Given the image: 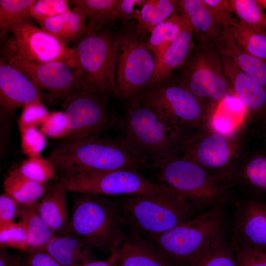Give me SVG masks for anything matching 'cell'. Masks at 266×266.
Masks as SVG:
<instances>
[{"instance_id": "ffe728a7", "label": "cell", "mask_w": 266, "mask_h": 266, "mask_svg": "<svg viewBox=\"0 0 266 266\" xmlns=\"http://www.w3.org/2000/svg\"><path fill=\"white\" fill-rule=\"evenodd\" d=\"M193 34L192 27L185 15L181 31L167 49L155 69L147 89L159 86L171 77L175 69L184 65L196 46Z\"/></svg>"}, {"instance_id": "ab89813d", "label": "cell", "mask_w": 266, "mask_h": 266, "mask_svg": "<svg viewBox=\"0 0 266 266\" xmlns=\"http://www.w3.org/2000/svg\"><path fill=\"white\" fill-rule=\"evenodd\" d=\"M69 2L66 0H35L31 9L32 16L38 23L70 10Z\"/></svg>"}, {"instance_id": "8fae6325", "label": "cell", "mask_w": 266, "mask_h": 266, "mask_svg": "<svg viewBox=\"0 0 266 266\" xmlns=\"http://www.w3.org/2000/svg\"><path fill=\"white\" fill-rule=\"evenodd\" d=\"M142 104L166 123L179 127L207 124L210 114L187 89L171 77L138 95Z\"/></svg>"}, {"instance_id": "f546056e", "label": "cell", "mask_w": 266, "mask_h": 266, "mask_svg": "<svg viewBox=\"0 0 266 266\" xmlns=\"http://www.w3.org/2000/svg\"><path fill=\"white\" fill-rule=\"evenodd\" d=\"M37 202L30 205H21L19 219L26 230L28 252L44 249L47 242L56 235L39 215L37 209Z\"/></svg>"}, {"instance_id": "6da1fadb", "label": "cell", "mask_w": 266, "mask_h": 266, "mask_svg": "<svg viewBox=\"0 0 266 266\" xmlns=\"http://www.w3.org/2000/svg\"><path fill=\"white\" fill-rule=\"evenodd\" d=\"M61 176L95 174L121 169L139 170L147 164L119 137H99L74 143L61 142L46 158Z\"/></svg>"}, {"instance_id": "83f0119b", "label": "cell", "mask_w": 266, "mask_h": 266, "mask_svg": "<svg viewBox=\"0 0 266 266\" xmlns=\"http://www.w3.org/2000/svg\"><path fill=\"white\" fill-rule=\"evenodd\" d=\"M181 9L179 0H147L137 15L134 28L137 35L150 33L160 23Z\"/></svg>"}, {"instance_id": "f6af8a7d", "label": "cell", "mask_w": 266, "mask_h": 266, "mask_svg": "<svg viewBox=\"0 0 266 266\" xmlns=\"http://www.w3.org/2000/svg\"><path fill=\"white\" fill-rule=\"evenodd\" d=\"M145 0H117V2L111 13L110 20L113 21L120 19L128 21L136 20L138 10H135L136 5H142Z\"/></svg>"}, {"instance_id": "60d3db41", "label": "cell", "mask_w": 266, "mask_h": 266, "mask_svg": "<svg viewBox=\"0 0 266 266\" xmlns=\"http://www.w3.org/2000/svg\"><path fill=\"white\" fill-rule=\"evenodd\" d=\"M233 248L237 266H266V250L234 242Z\"/></svg>"}, {"instance_id": "5b68a950", "label": "cell", "mask_w": 266, "mask_h": 266, "mask_svg": "<svg viewBox=\"0 0 266 266\" xmlns=\"http://www.w3.org/2000/svg\"><path fill=\"white\" fill-rule=\"evenodd\" d=\"M116 200L129 232L150 240L198 215L197 210L182 196L130 195Z\"/></svg>"}, {"instance_id": "b9f144b4", "label": "cell", "mask_w": 266, "mask_h": 266, "mask_svg": "<svg viewBox=\"0 0 266 266\" xmlns=\"http://www.w3.org/2000/svg\"><path fill=\"white\" fill-rule=\"evenodd\" d=\"M51 111L42 103L37 100L25 106L18 120L19 128L40 127L46 120Z\"/></svg>"}, {"instance_id": "d4e9b609", "label": "cell", "mask_w": 266, "mask_h": 266, "mask_svg": "<svg viewBox=\"0 0 266 266\" xmlns=\"http://www.w3.org/2000/svg\"><path fill=\"white\" fill-rule=\"evenodd\" d=\"M247 119L245 107L232 93L212 114L207 125L214 131L222 135L234 137Z\"/></svg>"}, {"instance_id": "ee69618b", "label": "cell", "mask_w": 266, "mask_h": 266, "mask_svg": "<svg viewBox=\"0 0 266 266\" xmlns=\"http://www.w3.org/2000/svg\"><path fill=\"white\" fill-rule=\"evenodd\" d=\"M223 31L227 30L236 19L229 0H203Z\"/></svg>"}, {"instance_id": "816d5d0a", "label": "cell", "mask_w": 266, "mask_h": 266, "mask_svg": "<svg viewBox=\"0 0 266 266\" xmlns=\"http://www.w3.org/2000/svg\"><path fill=\"white\" fill-rule=\"evenodd\" d=\"M265 136H266V133Z\"/></svg>"}, {"instance_id": "9c48e42d", "label": "cell", "mask_w": 266, "mask_h": 266, "mask_svg": "<svg viewBox=\"0 0 266 266\" xmlns=\"http://www.w3.org/2000/svg\"><path fill=\"white\" fill-rule=\"evenodd\" d=\"M238 149L234 137L214 131L207 123L187 129L176 155L200 165L226 184L234 181Z\"/></svg>"}, {"instance_id": "c3c4849f", "label": "cell", "mask_w": 266, "mask_h": 266, "mask_svg": "<svg viewBox=\"0 0 266 266\" xmlns=\"http://www.w3.org/2000/svg\"><path fill=\"white\" fill-rule=\"evenodd\" d=\"M22 257V254L14 256L0 248V266H20Z\"/></svg>"}, {"instance_id": "277c9868", "label": "cell", "mask_w": 266, "mask_h": 266, "mask_svg": "<svg viewBox=\"0 0 266 266\" xmlns=\"http://www.w3.org/2000/svg\"><path fill=\"white\" fill-rule=\"evenodd\" d=\"M81 194L74 201L66 234L110 253L125 233L119 203L102 195Z\"/></svg>"}, {"instance_id": "d6986e66", "label": "cell", "mask_w": 266, "mask_h": 266, "mask_svg": "<svg viewBox=\"0 0 266 266\" xmlns=\"http://www.w3.org/2000/svg\"><path fill=\"white\" fill-rule=\"evenodd\" d=\"M112 250L119 266H172L153 242L130 232L125 233Z\"/></svg>"}, {"instance_id": "f907efd6", "label": "cell", "mask_w": 266, "mask_h": 266, "mask_svg": "<svg viewBox=\"0 0 266 266\" xmlns=\"http://www.w3.org/2000/svg\"><path fill=\"white\" fill-rule=\"evenodd\" d=\"M257 1L262 6L264 9H266V0H257Z\"/></svg>"}, {"instance_id": "7bdbcfd3", "label": "cell", "mask_w": 266, "mask_h": 266, "mask_svg": "<svg viewBox=\"0 0 266 266\" xmlns=\"http://www.w3.org/2000/svg\"><path fill=\"white\" fill-rule=\"evenodd\" d=\"M39 130L46 136L65 138L68 133L67 120L65 111H51L48 118L39 127Z\"/></svg>"}, {"instance_id": "bcb514c9", "label": "cell", "mask_w": 266, "mask_h": 266, "mask_svg": "<svg viewBox=\"0 0 266 266\" xmlns=\"http://www.w3.org/2000/svg\"><path fill=\"white\" fill-rule=\"evenodd\" d=\"M21 205L4 192L0 196V225L15 222L20 217Z\"/></svg>"}, {"instance_id": "f1b7e54d", "label": "cell", "mask_w": 266, "mask_h": 266, "mask_svg": "<svg viewBox=\"0 0 266 266\" xmlns=\"http://www.w3.org/2000/svg\"><path fill=\"white\" fill-rule=\"evenodd\" d=\"M184 18V13L181 9L158 24L150 33L148 43L155 59V69L181 31Z\"/></svg>"}, {"instance_id": "e0dca14e", "label": "cell", "mask_w": 266, "mask_h": 266, "mask_svg": "<svg viewBox=\"0 0 266 266\" xmlns=\"http://www.w3.org/2000/svg\"><path fill=\"white\" fill-rule=\"evenodd\" d=\"M218 48L224 72L232 93L245 107L247 119L248 117L255 118L266 125V88L241 71Z\"/></svg>"}, {"instance_id": "4316f807", "label": "cell", "mask_w": 266, "mask_h": 266, "mask_svg": "<svg viewBox=\"0 0 266 266\" xmlns=\"http://www.w3.org/2000/svg\"><path fill=\"white\" fill-rule=\"evenodd\" d=\"M49 185L32 180L23 176L17 168L10 171L3 182L4 192L21 206L37 203L47 191Z\"/></svg>"}, {"instance_id": "4fadbf2b", "label": "cell", "mask_w": 266, "mask_h": 266, "mask_svg": "<svg viewBox=\"0 0 266 266\" xmlns=\"http://www.w3.org/2000/svg\"><path fill=\"white\" fill-rule=\"evenodd\" d=\"M0 60L9 63L31 79L40 89L61 104L86 84L81 71L60 62L39 63L25 60L15 52L13 37L5 40Z\"/></svg>"}, {"instance_id": "836d02e7", "label": "cell", "mask_w": 266, "mask_h": 266, "mask_svg": "<svg viewBox=\"0 0 266 266\" xmlns=\"http://www.w3.org/2000/svg\"><path fill=\"white\" fill-rule=\"evenodd\" d=\"M234 181L246 187L266 192V156L257 155L241 167H237Z\"/></svg>"}, {"instance_id": "ac0fdd59", "label": "cell", "mask_w": 266, "mask_h": 266, "mask_svg": "<svg viewBox=\"0 0 266 266\" xmlns=\"http://www.w3.org/2000/svg\"><path fill=\"white\" fill-rule=\"evenodd\" d=\"M235 205L234 242L266 250V203L248 199Z\"/></svg>"}, {"instance_id": "44dd1931", "label": "cell", "mask_w": 266, "mask_h": 266, "mask_svg": "<svg viewBox=\"0 0 266 266\" xmlns=\"http://www.w3.org/2000/svg\"><path fill=\"white\" fill-rule=\"evenodd\" d=\"M59 180L49 188L37 202V209L41 217L56 235L66 233L68 218L66 193Z\"/></svg>"}, {"instance_id": "52a82bcc", "label": "cell", "mask_w": 266, "mask_h": 266, "mask_svg": "<svg viewBox=\"0 0 266 266\" xmlns=\"http://www.w3.org/2000/svg\"><path fill=\"white\" fill-rule=\"evenodd\" d=\"M176 81L200 100L210 117L232 94L216 42H199Z\"/></svg>"}, {"instance_id": "681fc988", "label": "cell", "mask_w": 266, "mask_h": 266, "mask_svg": "<svg viewBox=\"0 0 266 266\" xmlns=\"http://www.w3.org/2000/svg\"><path fill=\"white\" fill-rule=\"evenodd\" d=\"M117 255L114 250L110 252V257L105 260H94L83 264L81 266H119L117 263Z\"/></svg>"}, {"instance_id": "7c38bea8", "label": "cell", "mask_w": 266, "mask_h": 266, "mask_svg": "<svg viewBox=\"0 0 266 266\" xmlns=\"http://www.w3.org/2000/svg\"><path fill=\"white\" fill-rule=\"evenodd\" d=\"M144 35L120 34L116 69L115 96L128 101L148 88L155 68L154 54Z\"/></svg>"}, {"instance_id": "d6a6232c", "label": "cell", "mask_w": 266, "mask_h": 266, "mask_svg": "<svg viewBox=\"0 0 266 266\" xmlns=\"http://www.w3.org/2000/svg\"><path fill=\"white\" fill-rule=\"evenodd\" d=\"M35 0H0V35L22 22L32 21V7Z\"/></svg>"}, {"instance_id": "30bf717a", "label": "cell", "mask_w": 266, "mask_h": 266, "mask_svg": "<svg viewBox=\"0 0 266 266\" xmlns=\"http://www.w3.org/2000/svg\"><path fill=\"white\" fill-rule=\"evenodd\" d=\"M67 191L81 194L124 196L144 195L160 198L182 196L173 190L144 177L139 170L121 169L95 174L61 176Z\"/></svg>"}, {"instance_id": "4dcf8cb0", "label": "cell", "mask_w": 266, "mask_h": 266, "mask_svg": "<svg viewBox=\"0 0 266 266\" xmlns=\"http://www.w3.org/2000/svg\"><path fill=\"white\" fill-rule=\"evenodd\" d=\"M189 266H237L233 246L223 232L192 260Z\"/></svg>"}, {"instance_id": "2e32d148", "label": "cell", "mask_w": 266, "mask_h": 266, "mask_svg": "<svg viewBox=\"0 0 266 266\" xmlns=\"http://www.w3.org/2000/svg\"><path fill=\"white\" fill-rule=\"evenodd\" d=\"M41 91L26 74L0 60V112L12 114L19 108L41 100Z\"/></svg>"}, {"instance_id": "ba28073f", "label": "cell", "mask_w": 266, "mask_h": 266, "mask_svg": "<svg viewBox=\"0 0 266 266\" xmlns=\"http://www.w3.org/2000/svg\"><path fill=\"white\" fill-rule=\"evenodd\" d=\"M120 34L93 27L76 40L80 70L88 86L109 98L115 96Z\"/></svg>"}, {"instance_id": "f35d334b", "label": "cell", "mask_w": 266, "mask_h": 266, "mask_svg": "<svg viewBox=\"0 0 266 266\" xmlns=\"http://www.w3.org/2000/svg\"><path fill=\"white\" fill-rule=\"evenodd\" d=\"M22 152L28 158L40 157L47 145L46 136L36 127L19 128Z\"/></svg>"}, {"instance_id": "484cf974", "label": "cell", "mask_w": 266, "mask_h": 266, "mask_svg": "<svg viewBox=\"0 0 266 266\" xmlns=\"http://www.w3.org/2000/svg\"><path fill=\"white\" fill-rule=\"evenodd\" d=\"M216 43L218 47L241 71L266 88V61L244 51L227 31H223L221 37Z\"/></svg>"}, {"instance_id": "e575fe53", "label": "cell", "mask_w": 266, "mask_h": 266, "mask_svg": "<svg viewBox=\"0 0 266 266\" xmlns=\"http://www.w3.org/2000/svg\"><path fill=\"white\" fill-rule=\"evenodd\" d=\"M233 14L246 27L266 31V14L257 0H229Z\"/></svg>"}, {"instance_id": "8992f818", "label": "cell", "mask_w": 266, "mask_h": 266, "mask_svg": "<svg viewBox=\"0 0 266 266\" xmlns=\"http://www.w3.org/2000/svg\"><path fill=\"white\" fill-rule=\"evenodd\" d=\"M222 206L209 209L165 232L151 241L172 266H189L194 258L226 231Z\"/></svg>"}, {"instance_id": "9a60e30c", "label": "cell", "mask_w": 266, "mask_h": 266, "mask_svg": "<svg viewBox=\"0 0 266 266\" xmlns=\"http://www.w3.org/2000/svg\"><path fill=\"white\" fill-rule=\"evenodd\" d=\"M15 52L29 61L45 63L60 62L80 70L75 48L66 45L49 33L28 21L11 27Z\"/></svg>"}, {"instance_id": "d590c367", "label": "cell", "mask_w": 266, "mask_h": 266, "mask_svg": "<svg viewBox=\"0 0 266 266\" xmlns=\"http://www.w3.org/2000/svg\"><path fill=\"white\" fill-rule=\"evenodd\" d=\"M23 176L34 181L47 183L52 179H59L52 162L41 157L28 158L17 167Z\"/></svg>"}, {"instance_id": "3957f363", "label": "cell", "mask_w": 266, "mask_h": 266, "mask_svg": "<svg viewBox=\"0 0 266 266\" xmlns=\"http://www.w3.org/2000/svg\"><path fill=\"white\" fill-rule=\"evenodd\" d=\"M159 184L184 197L197 211L222 206L228 197L225 183L197 163L172 154L147 165Z\"/></svg>"}, {"instance_id": "7dc6e473", "label": "cell", "mask_w": 266, "mask_h": 266, "mask_svg": "<svg viewBox=\"0 0 266 266\" xmlns=\"http://www.w3.org/2000/svg\"><path fill=\"white\" fill-rule=\"evenodd\" d=\"M25 253L23 254L20 266H61L44 249Z\"/></svg>"}, {"instance_id": "7402d4cb", "label": "cell", "mask_w": 266, "mask_h": 266, "mask_svg": "<svg viewBox=\"0 0 266 266\" xmlns=\"http://www.w3.org/2000/svg\"><path fill=\"white\" fill-rule=\"evenodd\" d=\"M92 247L82 239L65 234L54 235L44 249L61 266H81L96 260Z\"/></svg>"}, {"instance_id": "cb8c5ba5", "label": "cell", "mask_w": 266, "mask_h": 266, "mask_svg": "<svg viewBox=\"0 0 266 266\" xmlns=\"http://www.w3.org/2000/svg\"><path fill=\"white\" fill-rule=\"evenodd\" d=\"M41 28L65 44L76 41L91 27L83 10L74 7L60 15L48 18L38 23Z\"/></svg>"}, {"instance_id": "8d00e7d4", "label": "cell", "mask_w": 266, "mask_h": 266, "mask_svg": "<svg viewBox=\"0 0 266 266\" xmlns=\"http://www.w3.org/2000/svg\"><path fill=\"white\" fill-rule=\"evenodd\" d=\"M116 2L117 0H73L70 3L73 7H78L83 10L88 25L93 28L110 20Z\"/></svg>"}, {"instance_id": "5bb4252c", "label": "cell", "mask_w": 266, "mask_h": 266, "mask_svg": "<svg viewBox=\"0 0 266 266\" xmlns=\"http://www.w3.org/2000/svg\"><path fill=\"white\" fill-rule=\"evenodd\" d=\"M108 97L85 85L64 102L68 133L62 142L87 141L100 134L116 120L108 112Z\"/></svg>"}, {"instance_id": "1f68e13d", "label": "cell", "mask_w": 266, "mask_h": 266, "mask_svg": "<svg viewBox=\"0 0 266 266\" xmlns=\"http://www.w3.org/2000/svg\"><path fill=\"white\" fill-rule=\"evenodd\" d=\"M226 31L244 51L266 61V31H258L250 29L237 18Z\"/></svg>"}, {"instance_id": "603a6c76", "label": "cell", "mask_w": 266, "mask_h": 266, "mask_svg": "<svg viewBox=\"0 0 266 266\" xmlns=\"http://www.w3.org/2000/svg\"><path fill=\"white\" fill-rule=\"evenodd\" d=\"M193 33L199 42H217L223 30L203 0H179Z\"/></svg>"}, {"instance_id": "7a4b0ae2", "label": "cell", "mask_w": 266, "mask_h": 266, "mask_svg": "<svg viewBox=\"0 0 266 266\" xmlns=\"http://www.w3.org/2000/svg\"><path fill=\"white\" fill-rule=\"evenodd\" d=\"M118 125L119 137L147 165L176 154L188 128L166 123L142 104L138 95L128 101Z\"/></svg>"}, {"instance_id": "74e56055", "label": "cell", "mask_w": 266, "mask_h": 266, "mask_svg": "<svg viewBox=\"0 0 266 266\" xmlns=\"http://www.w3.org/2000/svg\"><path fill=\"white\" fill-rule=\"evenodd\" d=\"M1 248L9 247L28 252V237L26 228L21 221L0 225Z\"/></svg>"}]
</instances>
